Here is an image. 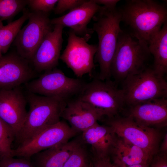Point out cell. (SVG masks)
<instances>
[{
  "mask_svg": "<svg viewBox=\"0 0 167 167\" xmlns=\"http://www.w3.org/2000/svg\"><path fill=\"white\" fill-rule=\"evenodd\" d=\"M84 0H58L54 11L55 14H62L66 11L72 10L84 3Z\"/></svg>",
  "mask_w": 167,
  "mask_h": 167,
  "instance_id": "obj_28",
  "label": "cell"
},
{
  "mask_svg": "<svg viewBox=\"0 0 167 167\" xmlns=\"http://www.w3.org/2000/svg\"><path fill=\"white\" fill-rule=\"evenodd\" d=\"M28 21L21 29L15 40L17 53L28 61H32L38 48L47 33L53 30L48 13L30 12Z\"/></svg>",
  "mask_w": 167,
  "mask_h": 167,
  "instance_id": "obj_9",
  "label": "cell"
},
{
  "mask_svg": "<svg viewBox=\"0 0 167 167\" xmlns=\"http://www.w3.org/2000/svg\"><path fill=\"white\" fill-rule=\"evenodd\" d=\"M84 144L75 151L63 167H93L92 154Z\"/></svg>",
  "mask_w": 167,
  "mask_h": 167,
  "instance_id": "obj_24",
  "label": "cell"
},
{
  "mask_svg": "<svg viewBox=\"0 0 167 167\" xmlns=\"http://www.w3.org/2000/svg\"><path fill=\"white\" fill-rule=\"evenodd\" d=\"M159 152L167 153V134H166L163 137V139L160 146Z\"/></svg>",
  "mask_w": 167,
  "mask_h": 167,
  "instance_id": "obj_32",
  "label": "cell"
},
{
  "mask_svg": "<svg viewBox=\"0 0 167 167\" xmlns=\"http://www.w3.org/2000/svg\"><path fill=\"white\" fill-rule=\"evenodd\" d=\"M97 4L103 5L108 8H114L116 7V5L120 0H94Z\"/></svg>",
  "mask_w": 167,
  "mask_h": 167,
  "instance_id": "obj_31",
  "label": "cell"
},
{
  "mask_svg": "<svg viewBox=\"0 0 167 167\" xmlns=\"http://www.w3.org/2000/svg\"><path fill=\"white\" fill-rule=\"evenodd\" d=\"M148 167H167V153L158 152L153 157Z\"/></svg>",
  "mask_w": 167,
  "mask_h": 167,
  "instance_id": "obj_29",
  "label": "cell"
},
{
  "mask_svg": "<svg viewBox=\"0 0 167 167\" xmlns=\"http://www.w3.org/2000/svg\"><path fill=\"white\" fill-rule=\"evenodd\" d=\"M26 98L29 109L22 126L15 137V140L18 146L59 122L66 102L29 91Z\"/></svg>",
  "mask_w": 167,
  "mask_h": 167,
  "instance_id": "obj_3",
  "label": "cell"
},
{
  "mask_svg": "<svg viewBox=\"0 0 167 167\" xmlns=\"http://www.w3.org/2000/svg\"><path fill=\"white\" fill-rule=\"evenodd\" d=\"M27 102L19 86L0 90V118L11 127L15 137L26 118Z\"/></svg>",
  "mask_w": 167,
  "mask_h": 167,
  "instance_id": "obj_12",
  "label": "cell"
},
{
  "mask_svg": "<svg viewBox=\"0 0 167 167\" xmlns=\"http://www.w3.org/2000/svg\"><path fill=\"white\" fill-rule=\"evenodd\" d=\"M84 144L81 137L39 152L34 157L36 167H63L73 153Z\"/></svg>",
  "mask_w": 167,
  "mask_h": 167,
  "instance_id": "obj_20",
  "label": "cell"
},
{
  "mask_svg": "<svg viewBox=\"0 0 167 167\" xmlns=\"http://www.w3.org/2000/svg\"><path fill=\"white\" fill-rule=\"evenodd\" d=\"M58 0H28V5L32 11L48 13L54 10Z\"/></svg>",
  "mask_w": 167,
  "mask_h": 167,
  "instance_id": "obj_26",
  "label": "cell"
},
{
  "mask_svg": "<svg viewBox=\"0 0 167 167\" xmlns=\"http://www.w3.org/2000/svg\"><path fill=\"white\" fill-rule=\"evenodd\" d=\"M78 134L65 122L60 121L45 129L33 138L12 150V156L30 159L33 155L67 142Z\"/></svg>",
  "mask_w": 167,
  "mask_h": 167,
  "instance_id": "obj_11",
  "label": "cell"
},
{
  "mask_svg": "<svg viewBox=\"0 0 167 167\" xmlns=\"http://www.w3.org/2000/svg\"><path fill=\"white\" fill-rule=\"evenodd\" d=\"M149 164H139L132 165H131L127 166H123L121 167H118L115 166V167H148Z\"/></svg>",
  "mask_w": 167,
  "mask_h": 167,
  "instance_id": "obj_33",
  "label": "cell"
},
{
  "mask_svg": "<svg viewBox=\"0 0 167 167\" xmlns=\"http://www.w3.org/2000/svg\"><path fill=\"white\" fill-rule=\"evenodd\" d=\"M29 62L17 53L0 57V90L12 88L28 82L34 76Z\"/></svg>",
  "mask_w": 167,
  "mask_h": 167,
  "instance_id": "obj_13",
  "label": "cell"
},
{
  "mask_svg": "<svg viewBox=\"0 0 167 167\" xmlns=\"http://www.w3.org/2000/svg\"><path fill=\"white\" fill-rule=\"evenodd\" d=\"M15 138L12 129L0 118V158L13 157L11 145Z\"/></svg>",
  "mask_w": 167,
  "mask_h": 167,
  "instance_id": "obj_23",
  "label": "cell"
},
{
  "mask_svg": "<svg viewBox=\"0 0 167 167\" xmlns=\"http://www.w3.org/2000/svg\"><path fill=\"white\" fill-rule=\"evenodd\" d=\"M122 21L128 26L129 32L148 45L167 22L165 4L152 0H127L119 9Z\"/></svg>",
  "mask_w": 167,
  "mask_h": 167,
  "instance_id": "obj_1",
  "label": "cell"
},
{
  "mask_svg": "<svg viewBox=\"0 0 167 167\" xmlns=\"http://www.w3.org/2000/svg\"><path fill=\"white\" fill-rule=\"evenodd\" d=\"M106 123L117 136L139 147L151 156L158 153L162 136L158 129L140 125L128 115H118L107 119Z\"/></svg>",
  "mask_w": 167,
  "mask_h": 167,
  "instance_id": "obj_8",
  "label": "cell"
},
{
  "mask_svg": "<svg viewBox=\"0 0 167 167\" xmlns=\"http://www.w3.org/2000/svg\"><path fill=\"white\" fill-rule=\"evenodd\" d=\"M92 159L93 167H115L110 157L96 158L92 156Z\"/></svg>",
  "mask_w": 167,
  "mask_h": 167,
  "instance_id": "obj_30",
  "label": "cell"
},
{
  "mask_svg": "<svg viewBox=\"0 0 167 167\" xmlns=\"http://www.w3.org/2000/svg\"><path fill=\"white\" fill-rule=\"evenodd\" d=\"M92 28L97 35L98 43L94 58L100 67L98 78L110 80L111 66L117 46L118 37L122 31L120 27L121 16L119 9L103 8L93 16Z\"/></svg>",
  "mask_w": 167,
  "mask_h": 167,
  "instance_id": "obj_2",
  "label": "cell"
},
{
  "mask_svg": "<svg viewBox=\"0 0 167 167\" xmlns=\"http://www.w3.org/2000/svg\"><path fill=\"white\" fill-rule=\"evenodd\" d=\"M141 125L158 129L167 125V99H155L129 106L127 115Z\"/></svg>",
  "mask_w": 167,
  "mask_h": 167,
  "instance_id": "obj_16",
  "label": "cell"
},
{
  "mask_svg": "<svg viewBox=\"0 0 167 167\" xmlns=\"http://www.w3.org/2000/svg\"><path fill=\"white\" fill-rule=\"evenodd\" d=\"M66 46L59 59L70 68L78 78L88 74L91 76L95 65L94 58L97 45H91L70 29Z\"/></svg>",
  "mask_w": 167,
  "mask_h": 167,
  "instance_id": "obj_10",
  "label": "cell"
},
{
  "mask_svg": "<svg viewBox=\"0 0 167 167\" xmlns=\"http://www.w3.org/2000/svg\"><path fill=\"white\" fill-rule=\"evenodd\" d=\"M151 55L147 43L122 30L111 65V76L116 82H122L140 73L148 67Z\"/></svg>",
  "mask_w": 167,
  "mask_h": 167,
  "instance_id": "obj_4",
  "label": "cell"
},
{
  "mask_svg": "<svg viewBox=\"0 0 167 167\" xmlns=\"http://www.w3.org/2000/svg\"><path fill=\"white\" fill-rule=\"evenodd\" d=\"M126 105L129 107L155 99L167 98V83L164 77L148 67L122 82Z\"/></svg>",
  "mask_w": 167,
  "mask_h": 167,
  "instance_id": "obj_6",
  "label": "cell"
},
{
  "mask_svg": "<svg viewBox=\"0 0 167 167\" xmlns=\"http://www.w3.org/2000/svg\"><path fill=\"white\" fill-rule=\"evenodd\" d=\"M30 159L6 157L0 158V167H36Z\"/></svg>",
  "mask_w": 167,
  "mask_h": 167,
  "instance_id": "obj_27",
  "label": "cell"
},
{
  "mask_svg": "<svg viewBox=\"0 0 167 167\" xmlns=\"http://www.w3.org/2000/svg\"><path fill=\"white\" fill-rule=\"evenodd\" d=\"M2 21L1 19H0V22L1 21ZM2 54L1 50V48H0V57L2 56Z\"/></svg>",
  "mask_w": 167,
  "mask_h": 167,
  "instance_id": "obj_34",
  "label": "cell"
},
{
  "mask_svg": "<svg viewBox=\"0 0 167 167\" xmlns=\"http://www.w3.org/2000/svg\"><path fill=\"white\" fill-rule=\"evenodd\" d=\"M78 99L91 106L102 117L107 119L119 115L126 105L124 92L110 80L98 78L85 83Z\"/></svg>",
  "mask_w": 167,
  "mask_h": 167,
  "instance_id": "obj_5",
  "label": "cell"
},
{
  "mask_svg": "<svg viewBox=\"0 0 167 167\" xmlns=\"http://www.w3.org/2000/svg\"><path fill=\"white\" fill-rule=\"evenodd\" d=\"M85 84L80 79L68 77L61 70L55 68L45 71L38 78L25 85L29 92L66 102L78 95Z\"/></svg>",
  "mask_w": 167,
  "mask_h": 167,
  "instance_id": "obj_7",
  "label": "cell"
},
{
  "mask_svg": "<svg viewBox=\"0 0 167 167\" xmlns=\"http://www.w3.org/2000/svg\"><path fill=\"white\" fill-rule=\"evenodd\" d=\"M83 143L90 146L92 156L96 158L110 157L117 135L112 128L107 125L98 122L82 132Z\"/></svg>",
  "mask_w": 167,
  "mask_h": 167,
  "instance_id": "obj_18",
  "label": "cell"
},
{
  "mask_svg": "<svg viewBox=\"0 0 167 167\" xmlns=\"http://www.w3.org/2000/svg\"><path fill=\"white\" fill-rule=\"evenodd\" d=\"M148 48L153 57L152 69L164 77L167 72V22L150 40Z\"/></svg>",
  "mask_w": 167,
  "mask_h": 167,
  "instance_id": "obj_21",
  "label": "cell"
},
{
  "mask_svg": "<svg viewBox=\"0 0 167 167\" xmlns=\"http://www.w3.org/2000/svg\"><path fill=\"white\" fill-rule=\"evenodd\" d=\"M22 15L18 19L3 25L0 22V47L2 54H6L15 40L24 23L28 19L30 12L25 8Z\"/></svg>",
  "mask_w": 167,
  "mask_h": 167,
  "instance_id": "obj_22",
  "label": "cell"
},
{
  "mask_svg": "<svg viewBox=\"0 0 167 167\" xmlns=\"http://www.w3.org/2000/svg\"><path fill=\"white\" fill-rule=\"evenodd\" d=\"M94 0H86L82 4L61 17L50 20L52 25L58 24L71 28L77 36L88 41L94 32L88 25L95 15L102 8Z\"/></svg>",
  "mask_w": 167,
  "mask_h": 167,
  "instance_id": "obj_14",
  "label": "cell"
},
{
  "mask_svg": "<svg viewBox=\"0 0 167 167\" xmlns=\"http://www.w3.org/2000/svg\"><path fill=\"white\" fill-rule=\"evenodd\" d=\"M63 28L60 25H54L53 30L47 33L38 48L31 61L37 71L52 70L58 64Z\"/></svg>",
  "mask_w": 167,
  "mask_h": 167,
  "instance_id": "obj_15",
  "label": "cell"
},
{
  "mask_svg": "<svg viewBox=\"0 0 167 167\" xmlns=\"http://www.w3.org/2000/svg\"><path fill=\"white\" fill-rule=\"evenodd\" d=\"M61 118L78 133L95 125L102 117L89 105L77 98L66 102Z\"/></svg>",
  "mask_w": 167,
  "mask_h": 167,
  "instance_id": "obj_17",
  "label": "cell"
},
{
  "mask_svg": "<svg viewBox=\"0 0 167 167\" xmlns=\"http://www.w3.org/2000/svg\"><path fill=\"white\" fill-rule=\"evenodd\" d=\"M153 157L143 149L117 135L110 154L112 163L118 167L149 164Z\"/></svg>",
  "mask_w": 167,
  "mask_h": 167,
  "instance_id": "obj_19",
  "label": "cell"
},
{
  "mask_svg": "<svg viewBox=\"0 0 167 167\" xmlns=\"http://www.w3.org/2000/svg\"><path fill=\"white\" fill-rule=\"evenodd\" d=\"M28 0H0V19L12 18L23 11Z\"/></svg>",
  "mask_w": 167,
  "mask_h": 167,
  "instance_id": "obj_25",
  "label": "cell"
}]
</instances>
